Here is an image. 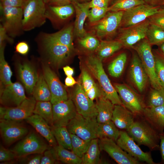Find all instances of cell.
Masks as SVG:
<instances>
[{"label":"cell","mask_w":164,"mask_h":164,"mask_svg":"<svg viewBox=\"0 0 164 164\" xmlns=\"http://www.w3.org/2000/svg\"><path fill=\"white\" fill-rule=\"evenodd\" d=\"M35 38L44 57L50 63L56 67H59L63 65L72 55L74 47L49 39L41 32Z\"/></svg>","instance_id":"1"},{"label":"cell","mask_w":164,"mask_h":164,"mask_svg":"<svg viewBox=\"0 0 164 164\" xmlns=\"http://www.w3.org/2000/svg\"><path fill=\"white\" fill-rule=\"evenodd\" d=\"M102 61L97 56L90 55L85 61V65L98 81L105 97L114 105H123L116 90L105 73Z\"/></svg>","instance_id":"2"},{"label":"cell","mask_w":164,"mask_h":164,"mask_svg":"<svg viewBox=\"0 0 164 164\" xmlns=\"http://www.w3.org/2000/svg\"><path fill=\"white\" fill-rule=\"evenodd\" d=\"M126 132L139 145L146 146L151 150L159 146V134L144 119L135 121Z\"/></svg>","instance_id":"3"},{"label":"cell","mask_w":164,"mask_h":164,"mask_svg":"<svg viewBox=\"0 0 164 164\" xmlns=\"http://www.w3.org/2000/svg\"><path fill=\"white\" fill-rule=\"evenodd\" d=\"M46 4L43 0H28L23 8L24 31L40 27L46 22Z\"/></svg>","instance_id":"4"},{"label":"cell","mask_w":164,"mask_h":164,"mask_svg":"<svg viewBox=\"0 0 164 164\" xmlns=\"http://www.w3.org/2000/svg\"><path fill=\"white\" fill-rule=\"evenodd\" d=\"M0 24L10 36L14 38L23 34V8L0 4Z\"/></svg>","instance_id":"5"},{"label":"cell","mask_w":164,"mask_h":164,"mask_svg":"<svg viewBox=\"0 0 164 164\" xmlns=\"http://www.w3.org/2000/svg\"><path fill=\"white\" fill-rule=\"evenodd\" d=\"M151 45L147 38H144L132 48L136 51L153 88L159 89L162 87L157 76L154 55Z\"/></svg>","instance_id":"6"},{"label":"cell","mask_w":164,"mask_h":164,"mask_svg":"<svg viewBox=\"0 0 164 164\" xmlns=\"http://www.w3.org/2000/svg\"><path fill=\"white\" fill-rule=\"evenodd\" d=\"M98 125L96 117L86 118L77 113L66 127L70 133L85 140H91L97 138Z\"/></svg>","instance_id":"7"},{"label":"cell","mask_w":164,"mask_h":164,"mask_svg":"<svg viewBox=\"0 0 164 164\" xmlns=\"http://www.w3.org/2000/svg\"><path fill=\"white\" fill-rule=\"evenodd\" d=\"M37 134L32 131L10 149L17 158L32 154H43L50 147Z\"/></svg>","instance_id":"8"},{"label":"cell","mask_w":164,"mask_h":164,"mask_svg":"<svg viewBox=\"0 0 164 164\" xmlns=\"http://www.w3.org/2000/svg\"><path fill=\"white\" fill-rule=\"evenodd\" d=\"M164 6L144 3L124 11L120 26L124 28L143 22L159 12Z\"/></svg>","instance_id":"9"},{"label":"cell","mask_w":164,"mask_h":164,"mask_svg":"<svg viewBox=\"0 0 164 164\" xmlns=\"http://www.w3.org/2000/svg\"><path fill=\"white\" fill-rule=\"evenodd\" d=\"M114 86L123 105L135 116L142 115L146 106L141 96L126 84L116 83Z\"/></svg>","instance_id":"10"},{"label":"cell","mask_w":164,"mask_h":164,"mask_svg":"<svg viewBox=\"0 0 164 164\" xmlns=\"http://www.w3.org/2000/svg\"><path fill=\"white\" fill-rule=\"evenodd\" d=\"M36 101L33 96L26 98L20 104L13 107L1 106L0 120L21 121L33 114Z\"/></svg>","instance_id":"11"},{"label":"cell","mask_w":164,"mask_h":164,"mask_svg":"<svg viewBox=\"0 0 164 164\" xmlns=\"http://www.w3.org/2000/svg\"><path fill=\"white\" fill-rule=\"evenodd\" d=\"M75 106L77 113L86 118L96 117V104L91 100L83 90L79 80L70 97Z\"/></svg>","instance_id":"12"},{"label":"cell","mask_w":164,"mask_h":164,"mask_svg":"<svg viewBox=\"0 0 164 164\" xmlns=\"http://www.w3.org/2000/svg\"><path fill=\"white\" fill-rule=\"evenodd\" d=\"M21 122L7 119L0 120L1 135L6 145H11L24 138L29 133L28 129Z\"/></svg>","instance_id":"13"},{"label":"cell","mask_w":164,"mask_h":164,"mask_svg":"<svg viewBox=\"0 0 164 164\" xmlns=\"http://www.w3.org/2000/svg\"><path fill=\"white\" fill-rule=\"evenodd\" d=\"M124 12H108L93 27L97 36L102 39L114 34L120 26Z\"/></svg>","instance_id":"14"},{"label":"cell","mask_w":164,"mask_h":164,"mask_svg":"<svg viewBox=\"0 0 164 164\" xmlns=\"http://www.w3.org/2000/svg\"><path fill=\"white\" fill-rule=\"evenodd\" d=\"M150 24L149 19L139 24L123 28L118 38L123 47L132 48L136 44L146 37Z\"/></svg>","instance_id":"15"},{"label":"cell","mask_w":164,"mask_h":164,"mask_svg":"<svg viewBox=\"0 0 164 164\" xmlns=\"http://www.w3.org/2000/svg\"><path fill=\"white\" fill-rule=\"evenodd\" d=\"M116 143L124 150L139 161L149 164H155L150 153L142 151L126 131H120Z\"/></svg>","instance_id":"16"},{"label":"cell","mask_w":164,"mask_h":164,"mask_svg":"<svg viewBox=\"0 0 164 164\" xmlns=\"http://www.w3.org/2000/svg\"><path fill=\"white\" fill-rule=\"evenodd\" d=\"M53 126H66L76 115L77 112L72 100L66 101L53 104Z\"/></svg>","instance_id":"17"},{"label":"cell","mask_w":164,"mask_h":164,"mask_svg":"<svg viewBox=\"0 0 164 164\" xmlns=\"http://www.w3.org/2000/svg\"><path fill=\"white\" fill-rule=\"evenodd\" d=\"M101 151L106 152L116 162L119 164H138L139 161L124 150L114 141L110 139H99Z\"/></svg>","instance_id":"18"},{"label":"cell","mask_w":164,"mask_h":164,"mask_svg":"<svg viewBox=\"0 0 164 164\" xmlns=\"http://www.w3.org/2000/svg\"><path fill=\"white\" fill-rule=\"evenodd\" d=\"M24 87L19 82H15L2 87L0 103L3 106L13 107L20 104L26 97Z\"/></svg>","instance_id":"19"},{"label":"cell","mask_w":164,"mask_h":164,"mask_svg":"<svg viewBox=\"0 0 164 164\" xmlns=\"http://www.w3.org/2000/svg\"><path fill=\"white\" fill-rule=\"evenodd\" d=\"M43 75L51 92L50 102L53 104L66 101L69 99L64 86L48 66H44Z\"/></svg>","instance_id":"20"},{"label":"cell","mask_w":164,"mask_h":164,"mask_svg":"<svg viewBox=\"0 0 164 164\" xmlns=\"http://www.w3.org/2000/svg\"><path fill=\"white\" fill-rule=\"evenodd\" d=\"M46 5L45 15L46 19L55 26H58L66 21L75 11L72 3L58 6Z\"/></svg>","instance_id":"21"},{"label":"cell","mask_w":164,"mask_h":164,"mask_svg":"<svg viewBox=\"0 0 164 164\" xmlns=\"http://www.w3.org/2000/svg\"><path fill=\"white\" fill-rule=\"evenodd\" d=\"M17 69L19 76L26 92L32 94L39 75L36 70L27 62L18 63Z\"/></svg>","instance_id":"22"},{"label":"cell","mask_w":164,"mask_h":164,"mask_svg":"<svg viewBox=\"0 0 164 164\" xmlns=\"http://www.w3.org/2000/svg\"><path fill=\"white\" fill-rule=\"evenodd\" d=\"M131 80L140 92L145 89L148 77L138 54L132 56L130 69Z\"/></svg>","instance_id":"23"},{"label":"cell","mask_w":164,"mask_h":164,"mask_svg":"<svg viewBox=\"0 0 164 164\" xmlns=\"http://www.w3.org/2000/svg\"><path fill=\"white\" fill-rule=\"evenodd\" d=\"M144 119L159 134L164 129V105L153 107H145L142 115Z\"/></svg>","instance_id":"24"},{"label":"cell","mask_w":164,"mask_h":164,"mask_svg":"<svg viewBox=\"0 0 164 164\" xmlns=\"http://www.w3.org/2000/svg\"><path fill=\"white\" fill-rule=\"evenodd\" d=\"M71 3L73 6L76 15L73 27V34L74 35L80 38L87 34L84 26L91 8L90 2L83 3L73 2Z\"/></svg>","instance_id":"25"},{"label":"cell","mask_w":164,"mask_h":164,"mask_svg":"<svg viewBox=\"0 0 164 164\" xmlns=\"http://www.w3.org/2000/svg\"><path fill=\"white\" fill-rule=\"evenodd\" d=\"M26 120L46 140L50 146L53 147L57 145L52 127L41 117L33 114Z\"/></svg>","instance_id":"26"},{"label":"cell","mask_w":164,"mask_h":164,"mask_svg":"<svg viewBox=\"0 0 164 164\" xmlns=\"http://www.w3.org/2000/svg\"><path fill=\"white\" fill-rule=\"evenodd\" d=\"M135 116L123 105H114L111 121L118 129L126 130L134 122Z\"/></svg>","instance_id":"27"},{"label":"cell","mask_w":164,"mask_h":164,"mask_svg":"<svg viewBox=\"0 0 164 164\" xmlns=\"http://www.w3.org/2000/svg\"><path fill=\"white\" fill-rule=\"evenodd\" d=\"M41 32L45 37L49 39L73 47V27L71 25L66 26L59 31L54 33Z\"/></svg>","instance_id":"28"},{"label":"cell","mask_w":164,"mask_h":164,"mask_svg":"<svg viewBox=\"0 0 164 164\" xmlns=\"http://www.w3.org/2000/svg\"><path fill=\"white\" fill-rule=\"evenodd\" d=\"M97 111L96 119L98 124L111 120L114 105L105 96L96 99Z\"/></svg>","instance_id":"29"},{"label":"cell","mask_w":164,"mask_h":164,"mask_svg":"<svg viewBox=\"0 0 164 164\" xmlns=\"http://www.w3.org/2000/svg\"><path fill=\"white\" fill-rule=\"evenodd\" d=\"M32 94L36 101H50L51 92L43 74L39 75Z\"/></svg>","instance_id":"30"},{"label":"cell","mask_w":164,"mask_h":164,"mask_svg":"<svg viewBox=\"0 0 164 164\" xmlns=\"http://www.w3.org/2000/svg\"><path fill=\"white\" fill-rule=\"evenodd\" d=\"M122 47V44L118 40H102L96 50L97 56L102 60L111 56Z\"/></svg>","instance_id":"31"},{"label":"cell","mask_w":164,"mask_h":164,"mask_svg":"<svg viewBox=\"0 0 164 164\" xmlns=\"http://www.w3.org/2000/svg\"><path fill=\"white\" fill-rule=\"evenodd\" d=\"M98 140V138L91 140L87 150L81 158V164H98L101 162Z\"/></svg>","instance_id":"32"},{"label":"cell","mask_w":164,"mask_h":164,"mask_svg":"<svg viewBox=\"0 0 164 164\" xmlns=\"http://www.w3.org/2000/svg\"><path fill=\"white\" fill-rule=\"evenodd\" d=\"M120 132V131L111 120L98 124L97 135L98 139L108 138L116 142L119 135Z\"/></svg>","instance_id":"33"},{"label":"cell","mask_w":164,"mask_h":164,"mask_svg":"<svg viewBox=\"0 0 164 164\" xmlns=\"http://www.w3.org/2000/svg\"><path fill=\"white\" fill-rule=\"evenodd\" d=\"M53 147L58 161L67 164H81V158L71 150L58 145Z\"/></svg>","instance_id":"34"},{"label":"cell","mask_w":164,"mask_h":164,"mask_svg":"<svg viewBox=\"0 0 164 164\" xmlns=\"http://www.w3.org/2000/svg\"><path fill=\"white\" fill-rule=\"evenodd\" d=\"M6 43L0 46V78L1 87H4L12 83L11 77L12 72L5 60L4 54Z\"/></svg>","instance_id":"35"},{"label":"cell","mask_w":164,"mask_h":164,"mask_svg":"<svg viewBox=\"0 0 164 164\" xmlns=\"http://www.w3.org/2000/svg\"><path fill=\"white\" fill-rule=\"evenodd\" d=\"M33 114L43 118L52 127L53 126V104L50 101H37Z\"/></svg>","instance_id":"36"},{"label":"cell","mask_w":164,"mask_h":164,"mask_svg":"<svg viewBox=\"0 0 164 164\" xmlns=\"http://www.w3.org/2000/svg\"><path fill=\"white\" fill-rule=\"evenodd\" d=\"M55 138L58 145L71 150L70 134L66 126L52 127Z\"/></svg>","instance_id":"37"},{"label":"cell","mask_w":164,"mask_h":164,"mask_svg":"<svg viewBox=\"0 0 164 164\" xmlns=\"http://www.w3.org/2000/svg\"><path fill=\"white\" fill-rule=\"evenodd\" d=\"M127 59L125 53L118 55L109 65L108 69V73L112 77H119L124 70Z\"/></svg>","instance_id":"38"},{"label":"cell","mask_w":164,"mask_h":164,"mask_svg":"<svg viewBox=\"0 0 164 164\" xmlns=\"http://www.w3.org/2000/svg\"><path fill=\"white\" fill-rule=\"evenodd\" d=\"M146 37L151 45H160L164 42V30L150 23L147 30Z\"/></svg>","instance_id":"39"},{"label":"cell","mask_w":164,"mask_h":164,"mask_svg":"<svg viewBox=\"0 0 164 164\" xmlns=\"http://www.w3.org/2000/svg\"><path fill=\"white\" fill-rule=\"evenodd\" d=\"M144 3L143 0H114L108 7L109 12H124Z\"/></svg>","instance_id":"40"},{"label":"cell","mask_w":164,"mask_h":164,"mask_svg":"<svg viewBox=\"0 0 164 164\" xmlns=\"http://www.w3.org/2000/svg\"><path fill=\"white\" fill-rule=\"evenodd\" d=\"M70 134L71 139V151L82 158L87 150L91 140H86L77 136Z\"/></svg>","instance_id":"41"},{"label":"cell","mask_w":164,"mask_h":164,"mask_svg":"<svg viewBox=\"0 0 164 164\" xmlns=\"http://www.w3.org/2000/svg\"><path fill=\"white\" fill-rule=\"evenodd\" d=\"M164 105V88H153L149 95L146 107H153Z\"/></svg>","instance_id":"42"},{"label":"cell","mask_w":164,"mask_h":164,"mask_svg":"<svg viewBox=\"0 0 164 164\" xmlns=\"http://www.w3.org/2000/svg\"><path fill=\"white\" fill-rule=\"evenodd\" d=\"M79 38L78 43L81 47L90 51H96L100 43L96 37L87 33L83 37Z\"/></svg>","instance_id":"43"},{"label":"cell","mask_w":164,"mask_h":164,"mask_svg":"<svg viewBox=\"0 0 164 164\" xmlns=\"http://www.w3.org/2000/svg\"><path fill=\"white\" fill-rule=\"evenodd\" d=\"M79 80L85 92L91 89L96 84L94 81L85 67H81V73Z\"/></svg>","instance_id":"44"},{"label":"cell","mask_w":164,"mask_h":164,"mask_svg":"<svg viewBox=\"0 0 164 164\" xmlns=\"http://www.w3.org/2000/svg\"><path fill=\"white\" fill-rule=\"evenodd\" d=\"M108 12V7H92L89 10L87 18L91 22H97L103 19Z\"/></svg>","instance_id":"45"},{"label":"cell","mask_w":164,"mask_h":164,"mask_svg":"<svg viewBox=\"0 0 164 164\" xmlns=\"http://www.w3.org/2000/svg\"><path fill=\"white\" fill-rule=\"evenodd\" d=\"M157 76L162 87L164 88V56H154Z\"/></svg>","instance_id":"46"},{"label":"cell","mask_w":164,"mask_h":164,"mask_svg":"<svg viewBox=\"0 0 164 164\" xmlns=\"http://www.w3.org/2000/svg\"><path fill=\"white\" fill-rule=\"evenodd\" d=\"M43 154H32L18 158V162L22 164H40Z\"/></svg>","instance_id":"47"},{"label":"cell","mask_w":164,"mask_h":164,"mask_svg":"<svg viewBox=\"0 0 164 164\" xmlns=\"http://www.w3.org/2000/svg\"><path fill=\"white\" fill-rule=\"evenodd\" d=\"M58 161L53 147H50L43 153L40 164H53Z\"/></svg>","instance_id":"48"},{"label":"cell","mask_w":164,"mask_h":164,"mask_svg":"<svg viewBox=\"0 0 164 164\" xmlns=\"http://www.w3.org/2000/svg\"><path fill=\"white\" fill-rule=\"evenodd\" d=\"M150 22L164 30V6L149 19Z\"/></svg>","instance_id":"49"},{"label":"cell","mask_w":164,"mask_h":164,"mask_svg":"<svg viewBox=\"0 0 164 164\" xmlns=\"http://www.w3.org/2000/svg\"><path fill=\"white\" fill-rule=\"evenodd\" d=\"M17 158L15 154L11 149H8L2 145L0 146V162L2 163L13 160Z\"/></svg>","instance_id":"50"},{"label":"cell","mask_w":164,"mask_h":164,"mask_svg":"<svg viewBox=\"0 0 164 164\" xmlns=\"http://www.w3.org/2000/svg\"><path fill=\"white\" fill-rule=\"evenodd\" d=\"M85 93L89 98L93 101L102 96H105L100 86L97 83L91 89Z\"/></svg>","instance_id":"51"},{"label":"cell","mask_w":164,"mask_h":164,"mask_svg":"<svg viewBox=\"0 0 164 164\" xmlns=\"http://www.w3.org/2000/svg\"><path fill=\"white\" fill-rule=\"evenodd\" d=\"M28 0H0V4L7 6L23 8Z\"/></svg>","instance_id":"52"},{"label":"cell","mask_w":164,"mask_h":164,"mask_svg":"<svg viewBox=\"0 0 164 164\" xmlns=\"http://www.w3.org/2000/svg\"><path fill=\"white\" fill-rule=\"evenodd\" d=\"M6 42L13 44L14 42V38L8 35L4 28L0 24V46Z\"/></svg>","instance_id":"53"},{"label":"cell","mask_w":164,"mask_h":164,"mask_svg":"<svg viewBox=\"0 0 164 164\" xmlns=\"http://www.w3.org/2000/svg\"><path fill=\"white\" fill-rule=\"evenodd\" d=\"M15 49L16 52L22 55H25L29 52V47L27 42L21 41L17 43Z\"/></svg>","instance_id":"54"},{"label":"cell","mask_w":164,"mask_h":164,"mask_svg":"<svg viewBox=\"0 0 164 164\" xmlns=\"http://www.w3.org/2000/svg\"><path fill=\"white\" fill-rule=\"evenodd\" d=\"M110 1V0H91L90 2V7L107 8Z\"/></svg>","instance_id":"55"},{"label":"cell","mask_w":164,"mask_h":164,"mask_svg":"<svg viewBox=\"0 0 164 164\" xmlns=\"http://www.w3.org/2000/svg\"><path fill=\"white\" fill-rule=\"evenodd\" d=\"M70 0H47L46 4L52 6H61L71 4Z\"/></svg>","instance_id":"56"},{"label":"cell","mask_w":164,"mask_h":164,"mask_svg":"<svg viewBox=\"0 0 164 164\" xmlns=\"http://www.w3.org/2000/svg\"><path fill=\"white\" fill-rule=\"evenodd\" d=\"M145 3L154 6H164V0H143Z\"/></svg>","instance_id":"57"},{"label":"cell","mask_w":164,"mask_h":164,"mask_svg":"<svg viewBox=\"0 0 164 164\" xmlns=\"http://www.w3.org/2000/svg\"><path fill=\"white\" fill-rule=\"evenodd\" d=\"M160 140V150L162 160L164 162V132L159 134Z\"/></svg>","instance_id":"58"},{"label":"cell","mask_w":164,"mask_h":164,"mask_svg":"<svg viewBox=\"0 0 164 164\" xmlns=\"http://www.w3.org/2000/svg\"><path fill=\"white\" fill-rule=\"evenodd\" d=\"M77 83L72 76H67L65 80V85L67 87H71Z\"/></svg>","instance_id":"59"},{"label":"cell","mask_w":164,"mask_h":164,"mask_svg":"<svg viewBox=\"0 0 164 164\" xmlns=\"http://www.w3.org/2000/svg\"><path fill=\"white\" fill-rule=\"evenodd\" d=\"M63 70L67 76H72L74 74L73 69L69 66H67L64 67Z\"/></svg>","instance_id":"60"},{"label":"cell","mask_w":164,"mask_h":164,"mask_svg":"<svg viewBox=\"0 0 164 164\" xmlns=\"http://www.w3.org/2000/svg\"><path fill=\"white\" fill-rule=\"evenodd\" d=\"M71 3L72 2H75L79 3H83L88 2V1H91V0H70Z\"/></svg>","instance_id":"61"},{"label":"cell","mask_w":164,"mask_h":164,"mask_svg":"<svg viewBox=\"0 0 164 164\" xmlns=\"http://www.w3.org/2000/svg\"><path fill=\"white\" fill-rule=\"evenodd\" d=\"M159 45L160 46V49L162 54L164 56V42Z\"/></svg>","instance_id":"62"},{"label":"cell","mask_w":164,"mask_h":164,"mask_svg":"<svg viewBox=\"0 0 164 164\" xmlns=\"http://www.w3.org/2000/svg\"><path fill=\"white\" fill-rule=\"evenodd\" d=\"M43 0L44 2L45 3H46L47 0Z\"/></svg>","instance_id":"63"}]
</instances>
